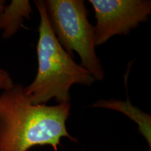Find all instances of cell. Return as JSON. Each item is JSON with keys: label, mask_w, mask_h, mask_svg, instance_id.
<instances>
[{"label": "cell", "mask_w": 151, "mask_h": 151, "mask_svg": "<svg viewBox=\"0 0 151 151\" xmlns=\"http://www.w3.org/2000/svg\"><path fill=\"white\" fill-rule=\"evenodd\" d=\"M95 14L93 27L95 46L116 35H129L151 14L150 0H90Z\"/></svg>", "instance_id": "cell-4"}, {"label": "cell", "mask_w": 151, "mask_h": 151, "mask_svg": "<svg viewBox=\"0 0 151 151\" xmlns=\"http://www.w3.org/2000/svg\"><path fill=\"white\" fill-rule=\"evenodd\" d=\"M34 2L40 16L38 71L35 80L25 87L26 94L35 105H46L52 99L58 104L70 103V90L73 85L91 86L95 80L57 40L49 24L43 0Z\"/></svg>", "instance_id": "cell-2"}, {"label": "cell", "mask_w": 151, "mask_h": 151, "mask_svg": "<svg viewBox=\"0 0 151 151\" xmlns=\"http://www.w3.org/2000/svg\"><path fill=\"white\" fill-rule=\"evenodd\" d=\"M48 20L57 40L68 54L78 53L81 65L95 81L105 73L95 51L93 26L88 20L89 11L83 0H43Z\"/></svg>", "instance_id": "cell-3"}, {"label": "cell", "mask_w": 151, "mask_h": 151, "mask_svg": "<svg viewBox=\"0 0 151 151\" xmlns=\"http://www.w3.org/2000/svg\"><path fill=\"white\" fill-rule=\"evenodd\" d=\"M131 64L128 65L127 72L124 75V84L125 89L127 91V101H123L120 100L110 99L108 100L100 99L97 102L91 105V107L94 108H104L109 109L121 112L127 116L138 126V131L145 138L146 141L149 145L150 150L151 148V116L150 114L143 112L139 107L135 106L129 101L127 90V78L129 75Z\"/></svg>", "instance_id": "cell-5"}, {"label": "cell", "mask_w": 151, "mask_h": 151, "mask_svg": "<svg viewBox=\"0 0 151 151\" xmlns=\"http://www.w3.org/2000/svg\"><path fill=\"white\" fill-rule=\"evenodd\" d=\"M71 106V103L33 104L22 84L1 90L0 151H27L36 146L58 151L62 138L76 142L66 127Z\"/></svg>", "instance_id": "cell-1"}, {"label": "cell", "mask_w": 151, "mask_h": 151, "mask_svg": "<svg viewBox=\"0 0 151 151\" xmlns=\"http://www.w3.org/2000/svg\"><path fill=\"white\" fill-rule=\"evenodd\" d=\"M5 4V1H0V32L4 39H9L24 27V20H30L33 11L28 0H12Z\"/></svg>", "instance_id": "cell-6"}, {"label": "cell", "mask_w": 151, "mask_h": 151, "mask_svg": "<svg viewBox=\"0 0 151 151\" xmlns=\"http://www.w3.org/2000/svg\"><path fill=\"white\" fill-rule=\"evenodd\" d=\"M14 84L13 78L8 71L0 69V91L8 89Z\"/></svg>", "instance_id": "cell-7"}]
</instances>
